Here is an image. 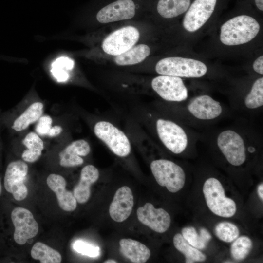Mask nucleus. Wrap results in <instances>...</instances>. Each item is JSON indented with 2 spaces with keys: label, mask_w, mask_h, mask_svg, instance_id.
Here are the masks:
<instances>
[{
  "label": "nucleus",
  "mask_w": 263,
  "mask_h": 263,
  "mask_svg": "<svg viewBox=\"0 0 263 263\" xmlns=\"http://www.w3.org/2000/svg\"><path fill=\"white\" fill-rule=\"evenodd\" d=\"M260 26L253 17L240 15L224 23L221 27L220 39L228 46L244 44L253 39L258 34Z\"/></svg>",
  "instance_id": "nucleus-1"
},
{
  "label": "nucleus",
  "mask_w": 263,
  "mask_h": 263,
  "mask_svg": "<svg viewBox=\"0 0 263 263\" xmlns=\"http://www.w3.org/2000/svg\"><path fill=\"white\" fill-rule=\"evenodd\" d=\"M156 72L161 75L176 77H200L207 72L202 62L182 57H168L160 60L156 64Z\"/></svg>",
  "instance_id": "nucleus-2"
},
{
  "label": "nucleus",
  "mask_w": 263,
  "mask_h": 263,
  "mask_svg": "<svg viewBox=\"0 0 263 263\" xmlns=\"http://www.w3.org/2000/svg\"><path fill=\"white\" fill-rule=\"evenodd\" d=\"M203 192L208 207L214 214L225 218L231 217L235 214V202L225 196L224 188L218 179H207L204 184Z\"/></svg>",
  "instance_id": "nucleus-3"
},
{
  "label": "nucleus",
  "mask_w": 263,
  "mask_h": 263,
  "mask_svg": "<svg viewBox=\"0 0 263 263\" xmlns=\"http://www.w3.org/2000/svg\"><path fill=\"white\" fill-rule=\"evenodd\" d=\"M150 169L157 183L172 193L184 187L186 176L182 168L170 160L158 159L150 164Z\"/></svg>",
  "instance_id": "nucleus-4"
},
{
  "label": "nucleus",
  "mask_w": 263,
  "mask_h": 263,
  "mask_svg": "<svg viewBox=\"0 0 263 263\" xmlns=\"http://www.w3.org/2000/svg\"><path fill=\"white\" fill-rule=\"evenodd\" d=\"M94 132L96 136L117 156L126 157L131 152V145L128 138L111 123L98 121L94 126Z\"/></svg>",
  "instance_id": "nucleus-5"
},
{
  "label": "nucleus",
  "mask_w": 263,
  "mask_h": 263,
  "mask_svg": "<svg viewBox=\"0 0 263 263\" xmlns=\"http://www.w3.org/2000/svg\"><path fill=\"white\" fill-rule=\"evenodd\" d=\"M140 33L132 26L118 29L109 34L103 41L102 48L110 55L117 56L127 51L138 42Z\"/></svg>",
  "instance_id": "nucleus-6"
},
{
  "label": "nucleus",
  "mask_w": 263,
  "mask_h": 263,
  "mask_svg": "<svg viewBox=\"0 0 263 263\" xmlns=\"http://www.w3.org/2000/svg\"><path fill=\"white\" fill-rule=\"evenodd\" d=\"M28 171L26 162L17 160L10 162L7 165L4 177V187L6 191L12 195L17 201L25 199L28 189L24 183Z\"/></svg>",
  "instance_id": "nucleus-7"
},
{
  "label": "nucleus",
  "mask_w": 263,
  "mask_h": 263,
  "mask_svg": "<svg viewBox=\"0 0 263 263\" xmlns=\"http://www.w3.org/2000/svg\"><path fill=\"white\" fill-rule=\"evenodd\" d=\"M156 130L162 142L173 153H180L186 148L188 144L186 133L176 123L158 119L156 121Z\"/></svg>",
  "instance_id": "nucleus-8"
},
{
  "label": "nucleus",
  "mask_w": 263,
  "mask_h": 263,
  "mask_svg": "<svg viewBox=\"0 0 263 263\" xmlns=\"http://www.w3.org/2000/svg\"><path fill=\"white\" fill-rule=\"evenodd\" d=\"M11 219L14 227V240L18 244H24L28 239L37 235L38 225L30 210L15 207L11 213Z\"/></svg>",
  "instance_id": "nucleus-9"
},
{
  "label": "nucleus",
  "mask_w": 263,
  "mask_h": 263,
  "mask_svg": "<svg viewBox=\"0 0 263 263\" xmlns=\"http://www.w3.org/2000/svg\"><path fill=\"white\" fill-rule=\"evenodd\" d=\"M217 145L230 164L240 166L245 161V147L244 140L235 132L226 130L221 132L217 138Z\"/></svg>",
  "instance_id": "nucleus-10"
},
{
  "label": "nucleus",
  "mask_w": 263,
  "mask_h": 263,
  "mask_svg": "<svg viewBox=\"0 0 263 263\" xmlns=\"http://www.w3.org/2000/svg\"><path fill=\"white\" fill-rule=\"evenodd\" d=\"M137 7L135 0H113L99 9L96 18L104 24L131 19L135 16Z\"/></svg>",
  "instance_id": "nucleus-11"
},
{
  "label": "nucleus",
  "mask_w": 263,
  "mask_h": 263,
  "mask_svg": "<svg viewBox=\"0 0 263 263\" xmlns=\"http://www.w3.org/2000/svg\"><path fill=\"white\" fill-rule=\"evenodd\" d=\"M153 90L163 99L179 102L188 97V90L179 77L162 75L154 78L151 81Z\"/></svg>",
  "instance_id": "nucleus-12"
},
{
  "label": "nucleus",
  "mask_w": 263,
  "mask_h": 263,
  "mask_svg": "<svg viewBox=\"0 0 263 263\" xmlns=\"http://www.w3.org/2000/svg\"><path fill=\"white\" fill-rule=\"evenodd\" d=\"M216 2L217 0H195L183 19L185 29L193 32L203 26L213 13Z\"/></svg>",
  "instance_id": "nucleus-13"
},
{
  "label": "nucleus",
  "mask_w": 263,
  "mask_h": 263,
  "mask_svg": "<svg viewBox=\"0 0 263 263\" xmlns=\"http://www.w3.org/2000/svg\"><path fill=\"white\" fill-rule=\"evenodd\" d=\"M137 215L140 222L158 233L166 232L170 225L169 214L162 208H155L150 203L139 207Z\"/></svg>",
  "instance_id": "nucleus-14"
},
{
  "label": "nucleus",
  "mask_w": 263,
  "mask_h": 263,
  "mask_svg": "<svg viewBox=\"0 0 263 263\" xmlns=\"http://www.w3.org/2000/svg\"><path fill=\"white\" fill-rule=\"evenodd\" d=\"M134 205L133 196L131 188L123 186L116 191L109 207V214L115 222H122L130 215Z\"/></svg>",
  "instance_id": "nucleus-15"
},
{
  "label": "nucleus",
  "mask_w": 263,
  "mask_h": 263,
  "mask_svg": "<svg viewBox=\"0 0 263 263\" xmlns=\"http://www.w3.org/2000/svg\"><path fill=\"white\" fill-rule=\"evenodd\" d=\"M188 108L195 117L201 120L214 119L222 112L220 103L207 95L195 97L188 104Z\"/></svg>",
  "instance_id": "nucleus-16"
},
{
  "label": "nucleus",
  "mask_w": 263,
  "mask_h": 263,
  "mask_svg": "<svg viewBox=\"0 0 263 263\" xmlns=\"http://www.w3.org/2000/svg\"><path fill=\"white\" fill-rule=\"evenodd\" d=\"M49 188L55 193L60 207L66 211H73L77 206L73 193L66 189V181L61 175L52 173L46 180Z\"/></svg>",
  "instance_id": "nucleus-17"
},
{
  "label": "nucleus",
  "mask_w": 263,
  "mask_h": 263,
  "mask_svg": "<svg viewBox=\"0 0 263 263\" xmlns=\"http://www.w3.org/2000/svg\"><path fill=\"white\" fill-rule=\"evenodd\" d=\"M90 150V146L87 141L84 139L75 140L59 153V164L64 167L81 165L84 162L81 157L88 155Z\"/></svg>",
  "instance_id": "nucleus-18"
},
{
  "label": "nucleus",
  "mask_w": 263,
  "mask_h": 263,
  "mask_svg": "<svg viewBox=\"0 0 263 263\" xmlns=\"http://www.w3.org/2000/svg\"><path fill=\"white\" fill-rule=\"evenodd\" d=\"M99 176L98 170L92 165L82 168L79 181L73 189L74 196L78 203L83 204L88 201L91 195L90 187L97 180Z\"/></svg>",
  "instance_id": "nucleus-19"
},
{
  "label": "nucleus",
  "mask_w": 263,
  "mask_h": 263,
  "mask_svg": "<svg viewBox=\"0 0 263 263\" xmlns=\"http://www.w3.org/2000/svg\"><path fill=\"white\" fill-rule=\"evenodd\" d=\"M119 244L121 254L132 263H145L150 256V249L137 241L124 238L120 240Z\"/></svg>",
  "instance_id": "nucleus-20"
},
{
  "label": "nucleus",
  "mask_w": 263,
  "mask_h": 263,
  "mask_svg": "<svg viewBox=\"0 0 263 263\" xmlns=\"http://www.w3.org/2000/svg\"><path fill=\"white\" fill-rule=\"evenodd\" d=\"M44 105L41 102H35L17 118L11 125V128L16 132H21L26 130L31 124L34 123L42 115Z\"/></svg>",
  "instance_id": "nucleus-21"
},
{
  "label": "nucleus",
  "mask_w": 263,
  "mask_h": 263,
  "mask_svg": "<svg viewBox=\"0 0 263 263\" xmlns=\"http://www.w3.org/2000/svg\"><path fill=\"white\" fill-rule=\"evenodd\" d=\"M25 149L21 157L26 162L33 163L37 161L42 154L44 143L40 136L36 132L28 133L22 141Z\"/></svg>",
  "instance_id": "nucleus-22"
},
{
  "label": "nucleus",
  "mask_w": 263,
  "mask_h": 263,
  "mask_svg": "<svg viewBox=\"0 0 263 263\" xmlns=\"http://www.w3.org/2000/svg\"><path fill=\"white\" fill-rule=\"evenodd\" d=\"M150 53L146 44H140L133 46L125 53L115 56V63L119 66L132 65L139 63L147 57Z\"/></svg>",
  "instance_id": "nucleus-23"
},
{
  "label": "nucleus",
  "mask_w": 263,
  "mask_h": 263,
  "mask_svg": "<svg viewBox=\"0 0 263 263\" xmlns=\"http://www.w3.org/2000/svg\"><path fill=\"white\" fill-rule=\"evenodd\" d=\"M190 5V0H159L156 10L163 18H173L186 12Z\"/></svg>",
  "instance_id": "nucleus-24"
},
{
  "label": "nucleus",
  "mask_w": 263,
  "mask_h": 263,
  "mask_svg": "<svg viewBox=\"0 0 263 263\" xmlns=\"http://www.w3.org/2000/svg\"><path fill=\"white\" fill-rule=\"evenodd\" d=\"M173 241L175 247L184 255L186 263L203 262L206 260L205 255L190 245L182 234L177 233L175 235Z\"/></svg>",
  "instance_id": "nucleus-25"
},
{
  "label": "nucleus",
  "mask_w": 263,
  "mask_h": 263,
  "mask_svg": "<svg viewBox=\"0 0 263 263\" xmlns=\"http://www.w3.org/2000/svg\"><path fill=\"white\" fill-rule=\"evenodd\" d=\"M31 255L41 263H59L62 260L61 255L57 251L40 242L34 244Z\"/></svg>",
  "instance_id": "nucleus-26"
},
{
  "label": "nucleus",
  "mask_w": 263,
  "mask_h": 263,
  "mask_svg": "<svg viewBox=\"0 0 263 263\" xmlns=\"http://www.w3.org/2000/svg\"><path fill=\"white\" fill-rule=\"evenodd\" d=\"M182 235L192 246L198 249H204L211 239L209 232L204 228L200 230L198 234L196 229L192 227H186L182 230Z\"/></svg>",
  "instance_id": "nucleus-27"
},
{
  "label": "nucleus",
  "mask_w": 263,
  "mask_h": 263,
  "mask_svg": "<svg viewBox=\"0 0 263 263\" xmlns=\"http://www.w3.org/2000/svg\"><path fill=\"white\" fill-rule=\"evenodd\" d=\"M74 61L68 57H60L55 60L52 64L51 73L53 76L59 82H64L69 77L67 72L73 68Z\"/></svg>",
  "instance_id": "nucleus-28"
},
{
  "label": "nucleus",
  "mask_w": 263,
  "mask_h": 263,
  "mask_svg": "<svg viewBox=\"0 0 263 263\" xmlns=\"http://www.w3.org/2000/svg\"><path fill=\"white\" fill-rule=\"evenodd\" d=\"M231 244L230 253L235 260L244 259L253 247L251 239L246 236H242L236 238Z\"/></svg>",
  "instance_id": "nucleus-29"
},
{
  "label": "nucleus",
  "mask_w": 263,
  "mask_h": 263,
  "mask_svg": "<svg viewBox=\"0 0 263 263\" xmlns=\"http://www.w3.org/2000/svg\"><path fill=\"white\" fill-rule=\"evenodd\" d=\"M244 104L249 109H255L263 105V78L257 79L246 96Z\"/></svg>",
  "instance_id": "nucleus-30"
},
{
  "label": "nucleus",
  "mask_w": 263,
  "mask_h": 263,
  "mask_svg": "<svg viewBox=\"0 0 263 263\" xmlns=\"http://www.w3.org/2000/svg\"><path fill=\"white\" fill-rule=\"evenodd\" d=\"M215 235L221 241L226 243L234 241L239 236V230L233 224L223 222L218 224L214 228Z\"/></svg>",
  "instance_id": "nucleus-31"
},
{
  "label": "nucleus",
  "mask_w": 263,
  "mask_h": 263,
  "mask_svg": "<svg viewBox=\"0 0 263 263\" xmlns=\"http://www.w3.org/2000/svg\"><path fill=\"white\" fill-rule=\"evenodd\" d=\"M73 247L77 252L90 257H97L100 254V249L98 246L82 240L75 241Z\"/></svg>",
  "instance_id": "nucleus-32"
},
{
  "label": "nucleus",
  "mask_w": 263,
  "mask_h": 263,
  "mask_svg": "<svg viewBox=\"0 0 263 263\" xmlns=\"http://www.w3.org/2000/svg\"><path fill=\"white\" fill-rule=\"evenodd\" d=\"M53 119L48 115H42L38 120L35 127L36 132L41 136H47L52 126Z\"/></svg>",
  "instance_id": "nucleus-33"
},
{
  "label": "nucleus",
  "mask_w": 263,
  "mask_h": 263,
  "mask_svg": "<svg viewBox=\"0 0 263 263\" xmlns=\"http://www.w3.org/2000/svg\"><path fill=\"white\" fill-rule=\"evenodd\" d=\"M253 69L257 73L263 74V56H261L257 58L253 63Z\"/></svg>",
  "instance_id": "nucleus-34"
},
{
  "label": "nucleus",
  "mask_w": 263,
  "mask_h": 263,
  "mask_svg": "<svg viewBox=\"0 0 263 263\" xmlns=\"http://www.w3.org/2000/svg\"><path fill=\"white\" fill-rule=\"evenodd\" d=\"M62 131V127L60 125H56L52 126L49 130L47 136L50 137H56L60 134Z\"/></svg>",
  "instance_id": "nucleus-35"
},
{
  "label": "nucleus",
  "mask_w": 263,
  "mask_h": 263,
  "mask_svg": "<svg viewBox=\"0 0 263 263\" xmlns=\"http://www.w3.org/2000/svg\"><path fill=\"white\" fill-rule=\"evenodd\" d=\"M257 192L259 197L262 201L263 200V184L262 183L260 184L257 188Z\"/></svg>",
  "instance_id": "nucleus-36"
},
{
  "label": "nucleus",
  "mask_w": 263,
  "mask_h": 263,
  "mask_svg": "<svg viewBox=\"0 0 263 263\" xmlns=\"http://www.w3.org/2000/svg\"><path fill=\"white\" fill-rule=\"evenodd\" d=\"M255 2L257 8L261 10H263V0H255Z\"/></svg>",
  "instance_id": "nucleus-37"
},
{
  "label": "nucleus",
  "mask_w": 263,
  "mask_h": 263,
  "mask_svg": "<svg viewBox=\"0 0 263 263\" xmlns=\"http://www.w3.org/2000/svg\"><path fill=\"white\" fill-rule=\"evenodd\" d=\"M104 263H116L117 262L112 259H109L104 262Z\"/></svg>",
  "instance_id": "nucleus-38"
},
{
  "label": "nucleus",
  "mask_w": 263,
  "mask_h": 263,
  "mask_svg": "<svg viewBox=\"0 0 263 263\" xmlns=\"http://www.w3.org/2000/svg\"><path fill=\"white\" fill-rule=\"evenodd\" d=\"M1 192H2V185H1V180L0 179V196L1 194Z\"/></svg>",
  "instance_id": "nucleus-39"
}]
</instances>
